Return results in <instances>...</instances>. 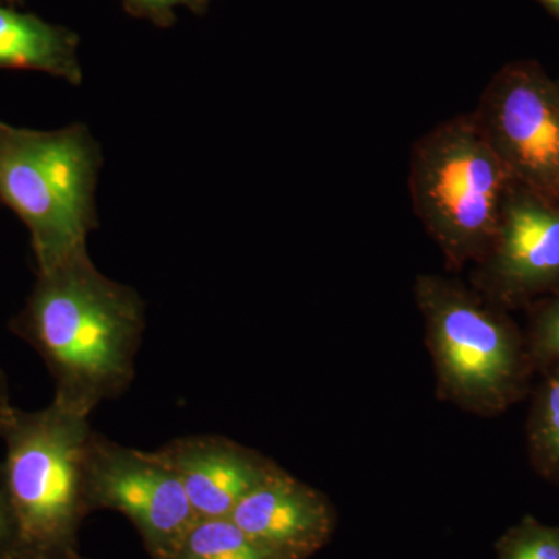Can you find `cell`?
<instances>
[{
  "label": "cell",
  "instance_id": "11",
  "mask_svg": "<svg viewBox=\"0 0 559 559\" xmlns=\"http://www.w3.org/2000/svg\"><path fill=\"white\" fill-rule=\"evenodd\" d=\"M0 69L46 73L79 86L83 81L80 36L64 25L0 3Z\"/></svg>",
  "mask_w": 559,
  "mask_h": 559
},
{
  "label": "cell",
  "instance_id": "8",
  "mask_svg": "<svg viewBox=\"0 0 559 559\" xmlns=\"http://www.w3.org/2000/svg\"><path fill=\"white\" fill-rule=\"evenodd\" d=\"M476 283L502 310L558 293L559 204L514 186L495 240L477 263Z\"/></svg>",
  "mask_w": 559,
  "mask_h": 559
},
{
  "label": "cell",
  "instance_id": "9",
  "mask_svg": "<svg viewBox=\"0 0 559 559\" xmlns=\"http://www.w3.org/2000/svg\"><path fill=\"white\" fill-rule=\"evenodd\" d=\"M230 518L278 559L314 557L337 525L331 500L283 468L249 492Z\"/></svg>",
  "mask_w": 559,
  "mask_h": 559
},
{
  "label": "cell",
  "instance_id": "14",
  "mask_svg": "<svg viewBox=\"0 0 559 559\" xmlns=\"http://www.w3.org/2000/svg\"><path fill=\"white\" fill-rule=\"evenodd\" d=\"M498 559H559V525L522 518L496 540Z\"/></svg>",
  "mask_w": 559,
  "mask_h": 559
},
{
  "label": "cell",
  "instance_id": "21",
  "mask_svg": "<svg viewBox=\"0 0 559 559\" xmlns=\"http://www.w3.org/2000/svg\"><path fill=\"white\" fill-rule=\"evenodd\" d=\"M76 559H87V558H86V557H83V555H80V557H79V558H76Z\"/></svg>",
  "mask_w": 559,
  "mask_h": 559
},
{
  "label": "cell",
  "instance_id": "16",
  "mask_svg": "<svg viewBox=\"0 0 559 559\" xmlns=\"http://www.w3.org/2000/svg\"><path fill=\"white\" fill-rule=\"evenodd\" d=\"M210 0H123L124 10L132 17L150 22L154 27H173L178 20V10L187 9L193 14H204Z\"/></svg>",
  "mask_w": 559,
  "mask_h": 559
},
{
  "label": "cell",
  "instance_id": "7",
  "mask_svg": "<svg viewBox=\"0 0 559 559\" xmlns=\"http://www.w3.org/2000/svg\"><path fill=\"white\" fill-rule=\"evenodd\" d=\"M91 513L123 514L151 559H164L198 520L182 481L154 451H140L94 430L86 459Z\"/></svg>",
  "mask_w": 559,
  "mask_h": 559
},
{
  "label": "cell",
  "instance_id": "17",
  "mask_svg": "<svg viewBox=\"0 0 559 559\" xmlns=\"http://www.w3.org/2000/svg\"><path fill=\"white\" fill-rule=\"evenodd\" d=\"M0 559H17V528L0 463Z\"/></svg>",
  "mask_w": 559,
  "mask_h": 559
},
{
  "label": "cell",
  "instance_id": "2",
  "mask_svg": "<svg viewBox=\"0 0 559 559\" xmlns=\"http://www.w3.org/2000/svg\"><path fill=\"white\" fill-rule=\"evenodd\" d=\"M102 165L86 124L39 131L0 121V202L27 227L36 272L86 252Z\"/></svg>",
  "mask_w": 559,
  "mask_h": 559
},
{
  "label": "cell",
  "instance_id": "3",
  "mask_svg": "<svg viewBox=\"0 0 559 559\" xmlns=\"http://www.w3.org/2000/svg\"><path fill=\"white\" fill-rule=\"evenodd\" d=\"M90 417L51 401L40 411L14 407L3 428V479L17 528V559H76L86 492Z\"/></svg>",
  "mask_w": 559,
  "mask_h": 559
},
{
  "label": "cell",
  "instance_id": "10",
  "mask_svg": "<svg viewBox=\"0 0 559 559\" xmlns=\"http://www.w3.org/2000/svg\"><path fill=\"white\" fill-rule=\"evenodd\" d=\"M182 481L198 520L230 518L238 503L280 466L223 436H186L154 451Z\"/></svg>",
  "mask_w": 559,
  "mask_h": 559
},
{
  "label": "cell",
  "instance_id": "19",
  "mask_svg": "<svg viewBox=\"0 0 559 559\" xmlns=\"http://www.w3.org/2000/svg\"><path fill=\"white\" fill-rule=\"evenodd\" d=\"M540 5L546 7L549 13L559 20V0H536Z\"/></svg>",
  "mask_w": 559,
  "mask_h": 559
},
{
  "label": "cell",
  "instance_id": "6",
  "mask_svg": "<svg viewBox=\"0 0 559 559\" xmlns=\"http://www.w3.org/2000/svg\"><path fill=\"white\" fill-rule=\"evenodd\" d=\"M473 114L514 183L559 204V81L538 62H510Z\"/></svg>",
  "mask_w": 559,
  "mask_h": 559
},
{
  "label": "cell",
  "instance_id": "15",
  "mask_svg": "<svg viewBox=\"0 0 559 559\" xmlns=\"http://www.w3.org/2000/svg\"><path fill=\"white\" fill-rule=\"evenodd\" d=\"M525 341L535 370L559 369V290L533 312Z\"/></svg>",
  "mask_w": 559,
  "mask_h": 559
},
{
  "label": "cell",
  "instance_id": "18",
  "mask_svg": "<svg viewBox=\"0 0 559 559\" xmlns=\"http://www.w3.org/2000/svg\"><path fill=\"white\" fill-rule=\"evenodd\" d=\"M14 407L11 406L9 382H7L5 374L0 369V437H2L3 428L9 421L11 412Z\"/></svg>",
  "mask_w": 559,
  "mask_h": 559
},
{
  "label": "cell",
  "instance_id": "4",
  "mask_svg": "<svg viewBox=\"0 0 559 559\" xmlns=\"http://www.w3.org/2000/svg\"><path fill=\"white\" fill-rule=\"evenodd\" d=\"M415 299L441 396L491 417L527 393L535 366L525 336L502 308L439 275H419Z\"/></svg>",
  "mask_w": 559,
  "mask_h": 559
},
{
  "label": "cell",
  "instance_id": "20",
  "mask_svg": "<svg viewBox=\"0 0 559 559\" xmlns=\"http://www.w3.org/2000/svg\"><path fill=\"white\" fill-rule=\"evenodd\" d=\"M25 2H27V0H0V3H3V5L16 7V9H22Z\"/></svg>",
  "mask_w": 559,
  "mask_h": 559
},
{
  "label": "cell",
  "instance_id": "1",
  "mask_svg": "<svg viewBox=\"0 0 559 559\" xmlns=\"http://www.w3.org/2000/svg\"><path fill=\"white\" fill-rule=\"evenodd\" d=\"M145 326L138 290L102 274L87 250L36 272L10 323L50 371L55 403L86 417L130 389Z\"/></svg>",
  "mask_w": 559,
  "mask_h": 559
},
{
  "label": "cell",
  "instance_id": "12",
  "mask_svg": "<svg viewBox=\"0 0 559 559\" xmlns=\"http://www.w3.org/2000/svg\"><path fill=\"white\" fill-rule=\"evenodd\" d=\"M164 559H278L231 518L197 520Z\"/></svg>",
  "mask_w": 559,
  "mask_h": 559
},
{
  "label": "cell",
  "instance_id": "5",
  "mask_svg": "<svg viewBox=\"0 0 559 559\" xmlns=\"http://www.w3.org/2000/svg\"><path fill=\"white\" fill-rule=\"evenodd\" d=\"M514 186L474 114L444 121L412 150L415 213L452 270L484 259Z\"/></svg>",
  "mask_w": 559,
  "mask_h": 559
},
{
  "label": "cell",
  "instance_id": "13",
  "mask_svg": "<svg viewBox=\"0 0 559 559\" xmlns=\"http://www.w3.org/2000/svg\"><path fill=\"white\" fill-rule=\"evenodd\" d=\"M544 374L530 407L527 451L539 476L559 481V369Z\"/></svg>",
  "mask_w": 559,
  "mask_h": 559
}]
</instances>
